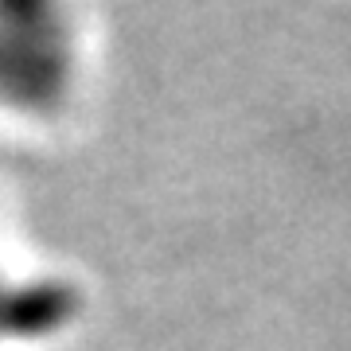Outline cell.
Wrapping results in <instances>:
<instances>
[{"mask_svg": "<svg viewBox=\"0 0 351 351\" xmlns=\"http://www.w3.org/2000/svg\"><path fill=\"white\" fill-rule=\"evenodd\" d=\"M78 82L75 27L63 8L39 0L0 4V110L51 117Z\"/></svg>", "mask_w": 351, "mask_h": 351, "instance_id": "6da1fadb", "label": "cell"}, {"mask_svg": "<svg viewBox=\"0 0 351 351\" xmlns=\"http://www.w3.org/2000/svg\"><path fill=\"white\" fill-rule=\"evenodd\" d=\"M82 316V289L66 277L8 281L0 293V339H51Z\"/></svg>", "mask_w": 351, "mask_h": 351, "instance_id": "7a4b0ae2", "label": "cell"}, {"mask_svg": "<svg viewBox=\"0 0 351 351\" xmlns=\"http://www.w3.org/2000/svg\"><path fill=\"white\" fill-rule=\"evenodd\" d=\"M4 285H8V277H0V293H4Z\"/></svg>", "mask_w": 351, "mask_h": 351, "instance_id": "3957f363", "label": "cell"}]
</instances>
